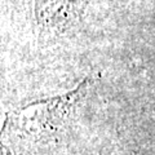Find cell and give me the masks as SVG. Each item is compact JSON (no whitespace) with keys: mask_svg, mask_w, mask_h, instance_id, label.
Segmentation results:
<instances>
[{"mask_svg":"<svg viewBox=\"0 0 155 155\" xmlns=\"http://www.w3.org/2000/svg\"><path fill=\"white\" fill-rule=\"evenodd\" d=\"M14 26L39 49L89 44L130 22L134 0H4Z\"/></svg>","mask_w":155,"mask_h":155,"instance_id":"6da1fadb","label":"cell"},{"mask_svg":"<svg viewBox=\"0 0 155 155\" xmlns=\"http://www.w3.org/2000/svg\"><path fill=\"white\" fill-rule=\"evenodd\" d=\"M89 84L91 80L85 79L75 89L70 91L66 94L34 101L32 104H28L35 109L34 113H28L27 110L21 107L17 111V115L23 116L26 122L32 123L36 128L40 129V133H52L62 124H65V120L70 116L71 111L76 107L87 93Z\"/></svg>","mask_w":155,"mask_h":155,"instance_id":"7a4b0ae2","label":"cell"}]
</instances>
